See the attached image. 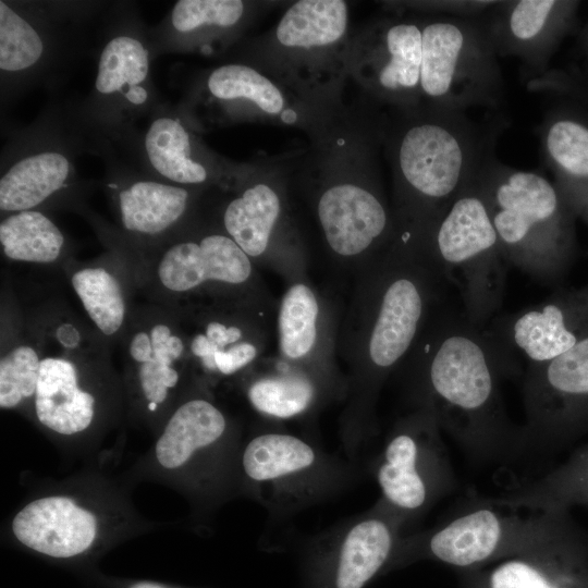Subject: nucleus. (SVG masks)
I'll return each instance as SVG.
<instances>
[{
	"label": "nucleus",
	"instance_id": "3",
	"mask_svg": "<svg viewBox=\"0 0 588 588\" xmlns=\"http://www.w3.org/2000/svg\"><path fill=\"white\" fill-rule=\"evenodd\" d=\"M118 250L150 303L172 309L208 302L273 306L257 267L221 229L174 235L146 250Z\"/></svg>",
	"mask_w": 588,
	"mask_h": 588
},
{
	"label": "nucleus",
	"instance_id": "31",
	"mask_svg": "<svg viewBox=\"0 0 588 588\" xmlns=\"http://www.w3.org/2000/svg\"><path fill=\"white\" fill-rule=\"evenodd\" d=\"M392 538L384 523L369 519L347 534L340 554L336 587L362 588L384 563Z\"/></svg>",
	"mask_w": 588,
	"mask_h": 588
},
{
	"label": "nucleus",
	"instance_id": "38",
	"mask_svg": "<svg viewBox=\"0 0 588 588\" xmlns=\"http://www.w3.org/2000/svg\"><path fill=\"white\" fill-rule=\"evenodd\" d=\"M131 588H163V587L154 583H139V584L133 585Z\"/></svg>",
	"mask_w": 588,
	"mask_h": 588
},
{
	"label": "nucleus",
	"instance_id": "37",
	"mask_svg": "<svg viewBox=\"0 0 588 588\" xmlns=\"http://www.w3.org/2000/svg\"><path fill=\"white\" fill-rule=\"evenodd\" d=\"M490 588H555L531 564L512 560L499 565L490 576Z\"/></svg>",
	"mask_w": 588,
	"mask_h": 588
},
{
	"label": "nucleus",
	"instance_id": "21",
	"mask_svg": "<svg viewBox=\"0 0 588 588\" xmlns=\"http://www.w3.org/2000/svg\"><path fill=\"white\" fill-rule=\"evenodd\" d=\"M544 160L556 187L575 215L588 221V123L564 111H552L540 128Z\"/></svg>",
	"mask_w": 588,
	"mask_h": 588
},
{
	"label": "nucleus",
	"instance_id": "35",
	"mask_svg": "<svg viewBox=\"0 0 588 588\" xmlns=\"http://www.w3.org/2000/svg\"><path fill=\"white\" fill-rule=\"evenodd\" d=\"M44 51L37 30L3 1L0 2V68L19 72L33 66Z\"/></svg>",
	"mask_w": 588,
	"mask_h": 588
},
{
	"label": "nucleus",
	"instance_id": "14",
	"mask_svg": "<svg viewBox=\"0 0 588 588\" xmlns=\"http://www.w3.org/2000/svg\"><path fill=\"white\" fill-rule=\"evenodd\" d=\"M339 326L334 305L309 278L286 283L277 310L279 360L313 376L329 369Z\"/></svg>",
	"mask_w": 588,
	"mask_h": 588
},
{
	"label": "nucleus",
	"instance_id": "27",
	"mask_svg": "<svg viewBox=\"0 0 588 588\" xmlns=\"http://www.w3.org/2000/svg\"><path fill=\"white\" fill-rule=\"evenodd\" d=\"M502 527L489 510L461 516L438 531L430 541L432 553L456 566H469L491 556L501 540Z\"/></svg>",
	"mask_w": 588,
	"mask_h": 588
},
{
	"label": "nucleus",
	"instance_id": "15",
	"mask_svg": "<svg viewBox=\"0 0 588 588\" xmlns=\"http://www.w3.org/2000/svg\"><path fill=\"white\" fill-rule=\"evenodd\" d=\"M575 4L559 0L497 1L483 19L498 57L520 60L527 78L543 74Z\"/></svg>",
	"mask_w": 588,
	"mask_h": 588
},
{
	"label": "nucleus",
	"instance_id": "36",
	"mask_svg": "<svg viewBox=\"0 0 588 588\" xmlns=\"http://www.w3.org/2000/svg\"><path fill=\"white\" fill-rule=\"evenodd\" d=\"M244 12L240 0H180L175 3L171 22L181 33L192 32L204 25L230 27Z\"/></svg>",
	"mask_w": 588,
	"mask_h": 588
},
{
	"label": "nucleus",
	"instance_id": "24",
	"mask_svg": "<svg viewBox=\"0 0 588 588\" xmlns=\"http://www.w3.org/2000/svg\"><path fill=\"white\" fill-rule=\"evenodd\" d=\"M0 245L13 262L63 269L71 259L63 232L39 210L8 213L0 222Z\"/></svg>",
	"mask_w": 588,
	"mask_h": 588
},
{
	"label": "nucleus",
	"instance_id": "2",
	"mask_svg": "<svg viewBox=\"0 0 588 588\" xmlns=\"http://www.w3.org/2000/svg\"><path fill=\"white\" fill-rule=\"evenodd\" d=\"M503 126L487 130L465 111L414 107L393 143L399 231H426L479 174Z\"/></svg>",
	"mask_w": 588,
	"mask_h": 588
},
{
	"label": "nucleus",
	"instance_id": "34",
	"mask_svg": "<svg viewBox=\"0 0 588 588\" xmlns=\"http://www.w3.org/2000/svg\"><path fill=\"white\" fill-rule=\"evenodd\" d=\"M207 85L211 95L218 99H246L269 114H277L284 108L281 90L269 78L247 65H222L209 75Z\"/></svg>",
	"mask_w": 588,
	"mask_h": 588
},
{
	"label": "nucleus",
	"instance_id": "19",
	"mask_svg": "<svg viewBox=\"0 0 588 588\" xmlns=\"http://www.w3.org/2000/svg\"><path fill=\"white\" fill-rule=\"evenodd\" d=\"M120 224L146 250L171 238L188 216L192 193L181 185L139 180L120 188L115 196Z\"/></svg>",
	"mask_w": 588,
	"mask_h": 588
},
{
	"label": "nucleus",
	"instance_id": "33",
	"mask_svg": "<svg viewBox=\"0 0 588 588\" xmlns=\"http://www.w3.org/2000/svg\"><path fill=\"white\" fill-rule=\"evenodd\" d=\"M417 445L409 433L395 436L385 449L378 480L384 495L404 509H416L426 499V488L416 469Z\"/></svg>",
	"mask_w": 588,
	"mask_h": 588
},
{
	"label": "nucleus",
	"instance_id": "22",
	"mask_svg": "<svg viewBox=\"0 0 588 588\" xmlns=\"http://www.w3.org/2000/svg\"><path fill=\"white\" fill-rule=\"evenodd\" d=\"M0 407L13 409L34 399L40 347L25 310L8 291L1 302Z\"/></svg>",
	"mask_w": 588,
	"mask_h": 588
},
{
	"label": "nucleus",
	"instance_id": "1",
	"mask_svg": "<svg viewBox=\"0 0 588 588\" xmlns=\"http://www.w3.org/2000/svg\"><path fill=\"white\" fill-rule=\"evenodd\" d=\"M354 277L336 355L372 388L404 364L439 308L445 281L419 242L402 232Z\"/></svg>",
	"mask_w": 588,
	"mask_h": 588
},
{
	"label": "nucleus",
	"instance_id": "9",
	"mask_svg": "<svg viewBox=\"0 0 588 588\" xmlns=\"http://www.w3.org/2000/svg\"><path fill=\"white\" fill-rule=\"evenodd\" d=\"M173 310L186 339L193 371L231 377L249 369L266 352L269 308L208 302Z\"/></svg>",
	"mask_w": 588,
	"mask_h": 588
},
{
	"label": "nucleus",
	"instance_id": "7",
	"mask_svg": "<svg viewBox=\"0 0 588 588\" xmlns=\"http://www.w3.org/2000/svg\"><path fill=\"white\" fill-rule=\"evenodd\" d=\"M480 172L426 231L412 236L442 279L458 290L465 317L485 330L501 308L507 261L483 197Z\"/></svg>",
	"mask_w": 588,
	"mask_h": 588
},
{
	"label": "nucleus",
	"instance_id": "23",
	"mask_svg": "<svg viewBox=\"0 0 588 588\" xmlns=\"http://www.w3.org/2000/svg\"><path fill=\"white\" fill-rule=\"evenodd\" d=\"M226 428L223 413L210 401L194 397L180 404L171 414L156 444L159 464L173 469L193 453L222 437Z\"/></svg>",
	"mask_w": 588,
	"mask_h": 588
},
{
	"label": "nucleus",
	"instance_id": "28",
	"mask_svg": "<svg viewBox=\"0 0 588 588\" xmlns=\"http://www.w3.org/2000/svg\"><path fill=\"white\" fill-rule=\"evenodd\" d=\"M145 149L152 168L164 179L179 185H198L208 179L207 169L191 156L189 135L173 118L152 121L146 136Z\"/></svg>",
	"mask_w": 588,
	"mask_h": 588
},
{
	"label": "nucleus",
	"instance_id": "39",
	"mask_svg": "<svg viewBox=\"0 0 588 588\" xmlns=\"http://www.w3.org/2000/svg\"><path fill=\"white\" fill-rule=\"evenodd\" d=\"M585 48H586V52H588V29L586 32V37H585Z\"/></svg>",
	"mask_w": 588,
	"mask_h": 588
},
{
	"label": "nucleus",
	"instance_id": "5",
	"mask_svg": "<svg viewBox=\"0 0 588 588\" xmlns=\"http://www.w3.org/2000/svg\"><path fill=\"white\" fill-rule=\"evenodd\" d=\"M403 365L450 422L476 430L495 420L497 376L509 363L487 329L463 311L439 307Z\"/></svg>",
	"mask_w": 588,
	"mask_h": 588
},
{
	"label": "nucleus",
	"instance_id": "17",
	"mask_svg": "<svg viewBox=\"0 0 588 588\" xmlns=\"http://www.w3.org/2000/svg\"><path fill=\"white\" fill-rule=\"evenodd\" d=\"M422 21L388 20L372 36L367 63L370 87L383 99L406 109L420 99Z\"/></svg>",
	"mask_w": 588,
	"mask_h": 588
},
{
	"label": "nucleus",
	"instance_id": "11",
	"mask_svg": "<svg viewBox=\"0 0 588 588\" xmlns=\"http://www.w3.org/2000/svg\"><path fill=\"white\" fill-rule=\"evenodd\" d=\"M316 215L331 259L354 274L399 235L395 215L371 186L339 182L324 188Z\"/></svg>",
	"mask_w": 588,
	"mask_h": 588
},
{
	"label": "nucleus",
	"instance_id": "6",
	"mask_svg": "<svg viewBox=\"0 0 588 588\" xmlns=\"http://www.w3.org/2000/svg\"><path fill=\"white\" fill-rule=\"evenodd\" d=\"M25 315L40 347L34 396L37 420L49 430L71 436L88 429L96 415V396L84 377L110 364V345L59 299Z\"/></svg>",
	"mask_w": 588,
	"mask_h": 588
},
{
	"label": "nucleus",
	"instance_id": "26",
	"mask_svg": "<svg viewBox=\"0 0 588 588\" xmlns=\"http://www.w3.org/2000/svg\"><path fill=\"white\" fill-rule=\"evenodd\" d=\"M347 28V4L342 0H301L281 17L277 40L286 48L310 49L339 41Z\"/></svg>",
	"mask_w": 588,
	"mask_h": 588
},
{
	"label": "nucleus",
	"instance_id": "4",
	"mask_svg": "<svg viewBox=\"0 0 588 588\" xmlns=\"http://www.w3.org/2000/svg\"><path fill=\"white\" fill-rule=\"evenodd\" d=\"M489 215L507 264L556 283L575 249L574 213L558 187L535 171L509 167L493 154L480 172Z\"/></svg>",
	"mask_w": 588,
	"mask_h": 588
},
{
	"label": "nucleus",
	"instance_id": "25",
	"mask_svg": "<svg viewBox=\"0 0 588 588\" xmlns=\"http://www.w3.org/2000/svg\"><path fill=\"white\" fill-rule=\"evenodd\" d=\"M69 174L70 162L60 152L44 151L24 157L1 176V211L37 210L64 187Z\"/></svg>",
	"mask_w": 588,
	"mask_h": 588
},
{
	"label": "nucleus",
	"instance_id": "16",
	"mask_svg": "<svg viewBox=\"0 0 588 588\" xmlns=\"http://www.w3.org/2000/svg\"><path fill=\"white\" fill-rule=\"evenodd\" d=\"M88 320L110 345L120 342L137 292L131 267L120 250L93 261L70 259L62 269Z\"/></svg>",
	"mask_w": 588,
	"mask_h": 588
},
{
	"label": "nucleus",
	"instance_id": "8",
	"mask_svg": "<svg viewBox=\"0 0 588 588\" xmlns=\"http://www.w3.org/2000/svg\"><path fill=\"white\" fill-rule=\"evenodd\" d=\"M421 97L426 106L449 110L499 107L503 81L483 15L422 21Z\"/></svg>",
	"mask_w": 588,
	"mask_h": 588
},
{
	"label": "nucleus",
	"instance_id": "32",
	"mask_svg": "<svg viewBox=\"0 0 588 588\" xmlns=\"http://www.w3.org/2000/svg\"><path fill=\"white\" fill-rule=\"evenodd\" d=\"M313 449L301 439L282 433H266L254 438L243 454V467L255 480H271L313 464Z\"/></svg>",
	"mask_w": 588,
	"mask_h": 588
},
{
	"label": "nucleus",
	"instance_id": "30",
	"mask_svg": "<svg viewBox=\"0 0 588 588\" xmlns=\"http://www.w3.org/2000/svg\"><path fill=\"white\" fill-rule=\"evenodd\" d=\"M316 395L314 376L281 362L273 372L256 378L247 389L253 407L275 418H291L309 408Z\"/></svg>",
	"mask_w": 588,
	"mask_h": 588
},
{
	"label": "nucleus",
	"instance_id": "29",
	"mask_svg": "<svg viewBox=\"0 0 588 588\" xmlns=\"http://www.w3.org/2000/svg\"><path fill=\"white\" fill-rule=\"evenodd\" d=\"M149 59L144 45L130 36L112 38L103 48L96 77V89L106 95L122 93L134 105L147 99L140 85L148 75Z\"/></svg>",
	"mask_w": 588,
	"mask_h": 588
},
{
	"label": "nucleus",
	"instance_id": "12",
	"mask_svg": "<svg viewBox=\"0 0 588 588\" xmlns=\"http://www.w3.org/2000/svg\"><path fill=\"white\" fill-rule=\"evenodd\" d=\"M488 332L509 364L516 354L529 365L547 363L588 336V283L560 289L541 303L504 317Z\"/></svg>",
	"mask_w": 588,
	"mask_h": 588
},
{
	"label": "nucleus",
	"instance_id": "10",
	"mask_svg": "<svg viewBox=\"0 0 588 588\" xmlns=\"http://www.w3.org/2000/svg\"><path fill=\"white\" fill-rule=\"evenodd\" d=\"M119 344L144 409L158 413L193 371L177 314L154 303L136 305Z\"/></svg>",
	"mask_w": 588,
	"mask_h": 588
},
{
	"label": "nucleus",
	"instance_id": "20",
	"mask_svg": "<svg viewBox=\"0 0 588 588\" xmlns=\"http://www.w3.org/2000/svg\"><path fill=\"white\" fill-rule=\"evenodd\" d=\"M96 527L95 516L65 497L35 500L12 522L19 541L54 558H70L87 550L96 537Z\"/></svg>",
	"mask_w": 588,
	"mask_h": 588
},
{
	"label": "nucleus",
	"instance_id": "18",
	"mask_svg": "<svg viewBox=\"0 0 588 588\" xmlns=\"http://www.w3.org/2000/svg\"><path fill=\"white\" fill-rule=\"evenodd\" d=\"M525 391L537 425H554L587 411L588 336L547 363L529 365Z\"/></svg>",
	"mask_w": 588,
	"mask_h": 588
},
{
	"label": "nucleus",
	"instance_id": "13",
	"mask_svg": "<svg viewBox=\"0 0 588 588\" xmlns=\"http://www.w3.org/2000/svg\"><path fill=\"white\" fill-rule=\"evenodd\" d=\"M283 219L284 203L278 191L256 183L225 204L221 230L257 268H269L290 283L308 278V266L303 249L281 237Z\"/></svg>",
	"mask_w": 588,
	"mask_h": 588
}]
</instances>
